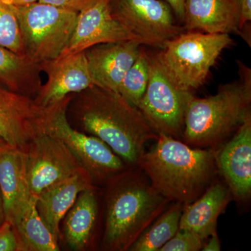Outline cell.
<instances>
[{
	"label": "cell",
	"instance_id": "21",
	"mask_svg": "<svg viewBox=\"0 0 251 251\" xmlns=\"http://www.w3.org/2000/svg\"><path fill=\"white\" fill-rule=\"evenodd\" d=\"M41 72L39 64L0 47V85L34 98L42 85Z\"/></svg>",
	"mask_w": 251,
	"mask_h": 251
},
{
	"label": "cell",
	"instance_id": "7",
	"mask_svg": "<svg viewBox=\"0 0 251 251\" xmlns=\"http://www.w3.org/2000/svg\"><path fill=\"white\" fill-rule=\"evenodd\" d=\"M74 94L46 110L44 132L58 138L77 157L93 181L108 182L125 171V162L97 137L74 129L67 118L68 105Z\"/></svg>",
	"mask_w": 251,
	"mask_h": 251
},
{
	"label": "cell",
	"instance_id": "17",
	"mask_svg": "<svg viewBox=\"0 0 251 251\" xmlns=\"http://www.w3.org/2000/svg\"><path fill=\"white\" fill-rule=\"evenodd\" d=\"M242 0H185L184 30L242 36Z\"/></svg>",
	"mask_w": 251,
	"mask_h": 251
},
{
	"label": "cell",
	"instance_id": "13",
	"mask_svg": "<svg viewBox=\"0 0 251 251\" xmlns=\"http://www.w3.org/2000/svg\"><path fill=\"white\" fill-rule=\"evenodd\" d=\"M122 41L140 43L112 17L108 0H99L93 6L79 13L70 41L58 57L79 53L98 44Z\"/></svg>",
	"mask_w": 251,
	"mask_h": 251
},
{
	"label": "cell",
	"instance_id": "18",
	"mask_svg": "<svg viewBox=\"0 0 251 251\" xmlns=\"http://www.w3.org/2000/svg\"><path fill=\"white\" fill-rule=\"evenodd\" d=\"M90 188H94L93 179L82 168L72 176L43 190L35 198L36 209L41 219L58 240L61 221L74 205L78 195Z\"/></svg>",
	"mask_w": 251,
	"mask_h": 251
},
{
	"label": "cell",
	"instance_id": "32",
	"mask_svg": "<svg viewBox=\"0 0 251 251\" xmlns=\"http://www.w3.org/2000/svg\"><path fill=\"white\" fill-rule=\"evenodd\" d=\"M2 1L11 6H23V5L37 2L39 0H2Z\"/></svg>",
	"mask_w": 251,
	"mask_h": 251
},
{
	"label": "cell",
	"instance_id": "3",
	"mask_svg": "<svg viewBox=\"0 0 251 251\" xmlns=\"http://www.w3.org/2000/svg\"><path fill=\"white\" fill-rule=\"evenodd\" d=\"M108 183L103 249L128 251L171 202L140 168L125 170Z\"/></svg>",
	"mask_w": 251,
	"mask_h": 251
},
{
	"label": "cell",
	"instance_id": "8",
	"mask_svg": "<svg viewBox=\"0 0 251 251\" xmlns=\"http://www.w3.org/2000/svg\"><path fill=\"white\" fill-rule=\"evenodd\" d=\"M149 54L148 87L138 108L157 134L183 140L184 119L192 92L181 90L162 70L152 52Z\"/></svg>",
	"mask_w": 251,
	"mask_h": 251
},
{
	"label": "cell",
	"instance_id": "16",
	"mask_svg": "<svg viewBox=\"0 0 251 251\" xmlns=\"http://www.w3.org/2000/svg\"><path fill=\"white\" fill-rule=\"evenodd\" d=\"M0 191L5 221L13 226L35 200L28 184L23 150L9 147L0 151Z\"/></svg>",
	"mask_w": 251,
	"mask_h": 251
},
{
	"label": "cell",
	"instance_id": "14",
	"mask_svg": "<svg viewBox=\"0 0 251 251\" xmlns=\"http://www.w3.org/2000/svg\"><path fill=\"white\" fill-rule=\"evenodd\" d=\"M214 151L218 171L226 180L232 198L241 202L247 201L251 194V115L231 139Z\"/></svg>",
	"mask_w": 251,
	"mask_h": 251
},
{
	"label": "cell",
	"instance_id": "33",
	"mask_svg": "<svg viewBox=\"0 0 251 251\" xmlns=\"http://www.w3.org/2000/svg\"><path fill=\"white\" fill-rule=\"evenodd\" d=\"M5 221L4 207H3L2 197H1V191H0V225L3 224Z\"/></svg>",
	"mask_w": 251,
	"mask_h": 251
},
{
	"label": "cell",
	"instance_id": "24",
	"mask_svg": "<svg viewBox=\"0 0 251 251\" xmlns=\"http://www.w3.org/2000/svg\"><path fill=\"white\" fill-rule=\"evenodd\" d=\"M148 51L142 46L138 57L124 77L119 93L138 108L148 87Z\"/></svg>",
	"mask_w": 251,
	"mask_h": 251
},
{
	"label": "cell",
	"instance_id": "26",
	"mask_svg": "<svg viewBox=\"0 0 251 251\" xmlns=\"http://www.w3.org/2000/svg\"><path fill=\"white\" fill-rule=\"evenodd\" d=\"M204 241L186 229L177 232L159 249V251H198L202 250Z\"/></svg>",
	"mask_w": 251,
	"mask_h": 251
},
{
	"label": "cell",
	"instance_id": "6",
	"mask_svg": "<svg viewBox=\"0 0 251 251\" xmlns=\"http://www.w3.org/2000/svg\"><path fill=\"white\" fill-rule=\"evenodd\" d=\"M11 6L21 29L25 55L36 64L57 58L70 41L79 13L40 1Z\"/></svg>",
	"mask_w": 251,
	"mask_h": 251
},
{
	"label": "cell",
	"instance_id": "20",
	"mask_svg": "<svg viewBox=\"0 0 251 251\" xmlns=\"http://www.w3.org/2000/svg\"><path fill=\"white\" fill-rule=\"evenodd\" d=\"M98 212V202L94 188L82 191L64 216V238L73 250H85L90 244Z\"/></svg>",
	"mask_w": 251,
	"mask_h": 251
},
{
	"label": "cell",
	"instance_id": "27",
	"mask_svg": "<svg viewBox=\"0 0 251 251\" xmlns=\"http://www.w3.org/2000/svg\"><path fill=\"white\" fill-rule=\"evenodd\" d=\"M99 1V0H39V1L54 5L57 7L74 12L80 13L93 6Z\"/></svg>",
	"mask_w": 251,
	"mask_h": 251
},
{
	"label": "cell",
	"instance_id": "31",
	"mask_svg": "<svg viewBox=\"0 0 251 251\" xmlns=\"http://www.w3.org/2000/svg\"><path fill=\"white\" fill-rule=\"evenodd\" d=\"M221 243L218 237L216 232H214L210 236L209 242L203 245L202 251H221Z\"/></svg>",
	"mask_w": 251,
	"mask_h": 251
},
{
	"label": "cell",
	"instance_id": "19",
	"mask_svg": "<svg viewBox=\"0 0 251 251\" xmlns=\"http://www.w3.org/2000/svg\"><path fill=\"white\" fill-rule=\"evenodd\" d=\"M232 198L227 184L214 181L198 199L184 206L179 229L190 231L205 240L216 232L218 218Z\"/></svg>",
	"mask_w": 251,
	"mask_h": 251
},
{
	"label": "cell",
	"instance_id": "28",
	"mask_svg": "<svg viewBox=\"0 0 251 251\" xmlns=\"http://www.w3.org/2000/svg\"><path fill=\"white\" fill-rule=\"evenodd\" d=\"M18 251V242L12 225L4 221L0 225V251Z\"/></svg>",
	"mask_w": 251,
	"mask_h": 251
},
{
	"label": "cell",
	"instance_id": "4",
	"mask_svg": "<svg viewBox=\"0 0 251 251\" xmlns=\"http://www.w3.org/2000/svg\"><path fill=\"white\" fill-rule=\"evenodd\" d=\"M237 80L205 98L193 96L184 119L183 140L193 148L216 149L251 115V69L238 61Z\"/></svg>",
	"mask_w": 251,
	"mask_h": 251
},
{
	"label": "cell",
	"instance_id": "25",
	"mask_svg": "<svg viewBox=\"0 0 251 251\" xmlns=\"http://www.w3.org/2000/svg\"><path fill=\"white\" fill-rule=\"evenodd\" d=\"M0 47L20 55H25L17 18L12 6L6 4L2 0H0Z\"/></svg>",
	"mask_w": 251,
	"mask_h": 251
},
{
	"label": "cell",
	"instance_id": "15",
	"mask_svg": "<svg viewBox=\"0 0 251 251\" xmlns=\"http://www.w3.org/2000/svg\"><path fill=\"white\" fill-rule=\"evenodd\" d=\"M141 44L122 41L92 46L85 50L94 85L118 92L122 80L139 54Z\"/></svg>",
	"mask_w": 251,
	"mask_h": 251
},
{
	"label": "cell",
	"instance_id": "1",
	"mask_svg": "<svg viewBox=\"0 0 251 251\" xmlns=\"http://www.w3.org/2000/svg\"><path fill=\"white\" fill-rule=\"evenodd\" d=\"M68 107L84 133L101 140L130 166L158 138L139 109L118 92L94 85L74 94Z\"/></svg>",
	"mask_w": 251,
	"mask_h": 251
},
{
	"label": "cell",
	"instance_id": "22",
	"mask_svg": "<svg viewBox=\"0 0 251 251\" xmlns=\"http://www.w3.org/2000/svg\"><path fill=\"white\" fill-rule=\"evenodd\" d=\"M18 251H59L58 239L46 227L36 206V198L13 226Z\"/></svg>",
	"mask_w": 251,
	"mask_h": 251
},
{
	"label": "cell",
	"instance_id": "11",
	"mask_svg": "<svg viewBox=\"0 0 251 251\" xmlns=\"http://www.w3.org/2000/svg\"><path fill=\"white\" fill-rule=\"evenodd\" d=\"M46 110L32 97L0 85V138L11 148L25 151L44 131Z\"/></svg>",
	"mask_w": 251,
	"mask_h": 251
},
{
	"label": "cell",
	"instance_id": "9",
	"mask_svg": "<svg viewBox=\"0 0 251 251\" xmlns=\"http://www.w3.org/2000/svg\"><path fill=\"white\" fill-rule=\"evenodd\" d=\"M112 17L142 46L161 49L184 31L165 0H108Z\"/></svg>",
	"mask_w": 251,
	"mask_h": 251
},
{
	"label": "cell",
	"instance_id": "30",
	"mask_svg": "<svg viewBox=\"0 0 251 251\" xmlns=\"http://www.w3.org/2000/svg\"><path fill=\"white\" fill-rule=\"evenodd\" d=\"M171 6L175 17L182 23L184 16V1L185 0H165Z\"/></svg>",
	"mask_w": 251,
	"mask_h": 251
},
{
	"label": "cell",
	"instance_id": "5",
	"mask_svg": "<svg viewBox=\"0 0 251 251\" xmlns=\"http://www.w3.org/2000/svg\"><path fill=\"white\" fill-rule=\"evenodd\" d=\"M232 43L227 34L183 31L152 53L173 84L192 92L202 87L223 51Z\"/></svg>",
	"mask_w": 251,
	"mask_h": 251
},
{
	"label": "cell",
	"instance_id": "2",
	"mask_svg": "<svg viewBox=\"0 0 251 251\" xmlns=\"http://www.w3.org/2000/svg\"><path fill=\"white\" fill-rule=\"evenodd\" d=\"M156 143L137 163L151 186L171 202L184 205L198 199L218 173L214 149L193 148L159 134Z\"/></svg>",
	"mask_w": 251,
	"mask_h": 251
},
{
	"label": "cell",
	"instance_id": "10",
	"mask_svg": "<svg viewBox=\"0 0 251 251\" xmlns=\"http://www.w3.org/2000/svg\"><path fill=\"white\" fill-rule=\"evenodd\" d=\"M24 151L28 184L35 198L83 168L65 144L44 131L36 135Z\"/></svg>",
	"mask_w": 251,
	"mask_h": 251
},
{
	"label": "cell",
	"instance_id": "34",
	"mask_svg": "<svg viewBox=\"0 0 251 251\" xmlns=\"http://www.w3.org/2000/svg\"><path fill=\"white\" fill-rule=\"evenodd\" d=\"M9 145H7L4 140L1 139V138H0V151H2V150H4V149L9 148Z\"/></svg>",
	"mask_w": 251,
	"mask_h": 251
},
{
	"label": "cell",
	"instance_id": "12",
	"mask_svg": "<svg viewBox=\"0 0 251 251\" xmlns=\"http://www.w3.org/2000/svg\"><path fill=\"white\" fill-rule=\"evenodd\" d=\"M39 66L47 75L48 80L42 84L34 99L43 108L52 106L67 96L94 85L85 51L46 61Z\"/></svg>",
	"mask_w": 251,
	"mask_h": 251
},
{
	"label": "cell",
	"instance_id": "29",
	"mask_svg": "<svg viewBox=\"0 0 251 251\" xmlns=\"http://www.w3.org/2000/svg\"><path fill=\"white\" fill-rule=\"evenodd\" d=\"M242 11L240 21V29L242 36L244 37V29L251 25V0H242Z\"/></svg>",
	"mask_w": 251,
	"mask_h": 251
},
{
	"label": "cell",
	"instance_id": "23",
	"mask_svg": "<svg viewBox=\"0 0 251 251\" xmlns=\"http://www.w3.org/2000/svg\"><path fill=\"white\" fill-rule=\"evenodd\" d=\"M184 206L179 202H173L168 206L133 243L128 251H159L177 232Z\"/></svg>",
	"mask_w": 251,
	"mask_h": 251
}]
</instances>
